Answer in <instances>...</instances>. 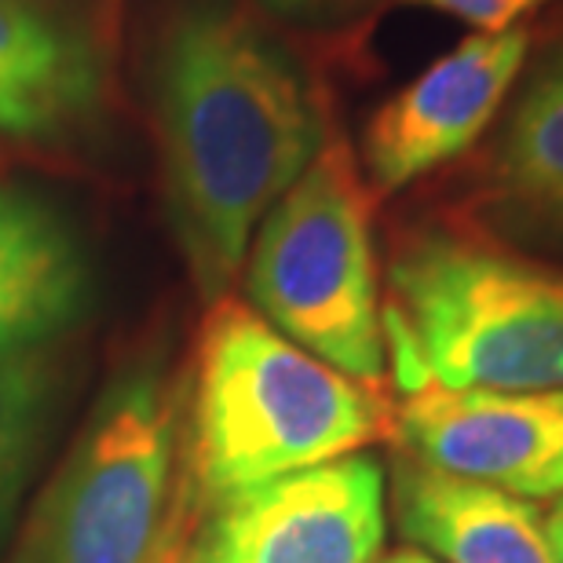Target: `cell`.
Here are the masks:
<instances>
[{
    "label": "cell",
    "instance_id": "obj_6",
    "mask_svg": "<svg viewBox=\"0 0 563 563\" xmlns=\"http://www.w3.org/2000/svg\"><path fill=\"white\" fill-rule=\"evenodd\" d=\"M385 490L369 454L289 472L201 512L179 563H377Z\"/></svg>",
    "mask_w": 563,
    "mask_h": 563
},
{
    "label": "cell",
    "instance_id": "obj_5",
    "mask_svg": "<svg viewBox=\"0 0 563 563\" xmlns=\"http://www.w3.org/2000/svg\"><path fill=\"white\" fill-rule=\"evenodd\" d=\"M374 201L352 146L325 140L261 220L242 272L250 308L264 322L341 374L385 388Z\"/></svg>",
    "mask_w": 563,
    "mask_h": 563
},
{
    "label": "cell",
    "instance_id": "obj_1",
    "mask_svg": "<svg viewBox=\"0 0 563 563\" xmlns=\"http://www.w3.org/2000/svg\"><path fill=\"white\" fill-rule=\"evenodd\" d=\"M165 220L198 297L239 278L261 220L325 146L319 88L242 0H168L146 55Z\"/></svg>",
    "mask_w": 563,
    "mask_h": 563
},
{
    "label": "cell",
    "instance_id": "obj_15",
    "mask_svg": "<svg viewBox=\"0 0 563 563\" xmlns=\"http://www.w3.org/2000/svg\"><path fill=\"white\" fill-rule=\"evenodd\" d=\"M256 4L289 22H333L355 15L374 0H256Z\"/></svg>",
    "mask_w": 563,
    "mask_h": 563
},
{
    "label": "cell",
    "instance_id": "obj_11",
    "mask_svg": "<svg viewBox=\"0 0 563 563\" xmlns=\"http://www.w3.org/2000/svg\"><path fill=\"white\" fill-rule=\"evenodd\" d=\"M483 157L490 220L516 239L563 245V30L523 63Z\"/></svg>",
    "mask_w": 563,
    "mask_h": 563
},
{
    "label": "cell",
    "instance_id": "obj_13",
    "mask_svg": "<svg viewBox=\"0 0 563 563\" xmlns=\"http://www.w3.org/2000/svg\"><path fill=\"white\" fill-rule=\"evenodd\" d=\"M59 388V363L48 347L0 355V542L19 512Z\"/></svg>",
    "mask_w": 563,
    "mask_h": 563
},
{
    "label": "cell",
    "instance_id": "obj_12",
    "mask_svg": "<svg viewBox=\"0 0 563 563\" xmlns=\"http://www.w3.org/2000/svg\"><path fill=\"white\" fill-rule=\"evenodd\" d=\"M391 509L399 531L439 563H556L538 505L410 454L391 465Z\"/></svg>",
    "mask_w": 563,
    "mask_h": 563
},
{
    "label": "cell",
    "instance_id": "obj_10",
    "mask_svg": "<svg viewBox=\"0 0 563 563\" xmlns=\"http://www.w3.org/2000/svg\"><path fill=\"white\" fill-rule=\"evenodd\" d=\"M96 272L77 223L0 176V355L48 347L92 308Z\"/></svg>",
    "mask_w": 563,
    "mask_h": 563
},
{
    "label": "cell",
    "instance_id": "obj_16",
    "mask_svg": "<svg viewBox=\"0 0 563 563\" xmlns=\"http://www.w3.org/2000/svg\"><path fill=\"white\" fill-rule=\"evenodd\" d=\"M545 538L549 549H553V560L563 563V494L553 501V509L545 512Z\"/></svg>",
    "mask_w": 563,
    "mask_h": 563
},
{
    "label": "cell",
    "instance_id": "obj_2",
    "mask_svg": "<svg viewBox=\"0 0 563 563\" xmlns=\"http://www.w3.org/2000/svg\"><path fill=\"white\" fill-rule=\"evenodd\" d=\"M391 435L380 388L303 352L245 300L220 297L184 385V472L195 520L223 498Z\"/></svg>",
    "mask_w": 563,
    "mask_h": 563
},
{
    "label": "cell",
    "instance_id": "obj_14",
    "mask_svg": "<svg viewBox=\"0 0 563 563\" xmlns=\"http://www.w3.org/2000/svg\"><path fill=\"white\" fill-rule=\"evenodd\" d=\"M402 4L428 8L457 22H468L479 33H501V30H516L527 15L545 8L549 0H402Z\"/></svg>",
    "mask_w": 563,
    "mask_h": 563
},
{
    "label": "cell",
    "instance_id": "obj_4",
    "mask_svg": "<svg viewBox=\"0 0 563 563\" xmlns=\"http://www.w3.org/2000/svg\"><path fill=\"white\" fill-rule=\"evenodd\" d=\"M385 300L432 385L563 388V267L472 223H424L391 250Z\"/></svg>",
    "mask_w": 563,
    "mask_h": 563
},
{
    "label": "cell",
    "instance_id": "obj_17",
    "mask_svg": "<svg viewBox=\"0 0 563 563\" xmlns=\"http://www.w3.org/2000/svg\"><path fill=\"white\" fill-rule=\"evenodd\" d=\"M380 563H439L435 556H428L424 549H418V545H410V549H399V553H391V556H385Z\"/></svg>",
    "mask_w": 563,
    "mask_h": 563
},
{
    "label": "cell",
    "instance_id": "obj_8",
    "mask_svg": "<svg viewBox=\"0 0 563 563\" xmlns=\"http://www.w3.org/2000/svg\"><path fill=\"white\" fill-rule=\"evenodd\" d=\"M391 435L421 465L523 501L563 494V388L424 385L391 410Z\"/></svg>",
    "mask_w": 563,
    "mask_h": 563
},
{
    "label": "cell",
    "instance_id": "obj_7",
    "mask_svg": "<svg viewBox=\"0 0 563 563\" xmlns=\"http://www.w3.org/2000/svg\"><path fill=\"white\" fill-rule=\"evenodd\" d=\"M527 52V26L476 33L385 99L363 132V176L369 195H399L465 154L494 125L523 70Z\"/></svg>",
    "mask_w": 563,
    "mask_h": 563
},
{
    "label": "cell",
    "instance_id": "obj_9",
    "mask_svg": "<svg viewBox=\"0 0 563 563\" xmlns=\"http://www.w3.org/2000/svg\"><path fill=\"white\" fill-rule=\"evenodd\" d=\"M110 66V41L77 0H0V140H81L107 110Z\"/></svg>",
    "mask_w": 563,
    "mask_h": 563
},
{
    "label": "cell",
    "instance_id": "obj_3",
    "mask_svg": "<svg viewBox=\"0 0 563 563\" xmlns=\"http://www.w3.org/2000/svg\"><path fill=\"white\" fill-rule=\"evenodd\" d=\"M190 531L184 385L140 363L99 396L11 563H179Z\"/></svg>",
    "mask_w": 563,
    "mask_h": 563
}]
</instances>
